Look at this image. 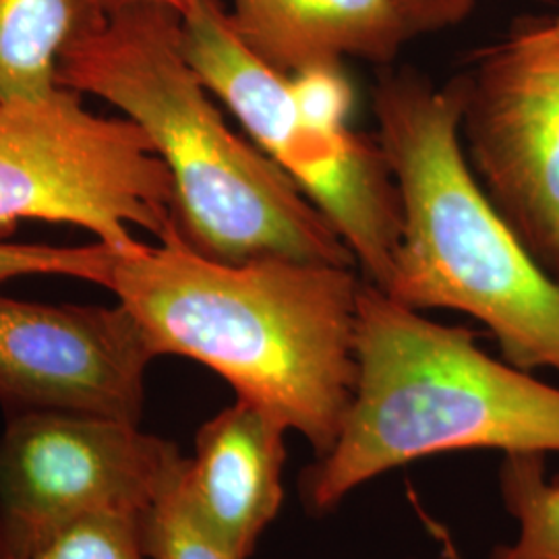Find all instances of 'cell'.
<instances>
[{
  "mask_svg": "<svg viewBox=\"0 0 559 559\" xmlns=\"http://www.w3.org/2000/svg\"><path fill=\"white\" fill-rule=\"evenodd\" d=\"M362 286L353 265L214 260L175 228L156 245L140 240L117 253L106 288L156 357L205 365L320 459L357 388Z\"/></svg>",
  "mask_w": 559,
  "mask_h": 559,
  "instance_id": "cell-1",
  "label": "cell"
},
{
  "mask_svg": "<svg viewBox=\"0 0 559 559\" xmlns=\"http://www.w3.org/2000/svg\"><path fill=\"white\" fill-rule=\"evenodd\" d=\"M57 81L140 124L173 177L180 235L203 255L355 267L353 251L299 185L222 119L185 57L175 9L81 0Z\"/></svg>",
  "mask_w": 559,
  "mask_h": 559,
  "instance_id": "cell-2",
  "label": "cell"
},
{
  "mask_svg": "<svg viewBox=\"0 0 559 559\" xmlns=\"http://www.w3.org/2000/svg\"><path fill=\"white\" fill-rule=\"evenodd\" d=\"M378 141L402 210L383 295L415 311L480 321L501 357L559 373V284L549 278L480 189L460 140L462 94L415 69H385L373 87Z\"/></svg>",
  "mask_w": 559,
  "mask_h": 559,
  "instance_id": "cell-3",
  "label": "cell"
},
{
  "mask_svg": "<svg viewBox=\"0 0 559 559\" xmlns=\"http://www.w3.org/2000/svg\"><path fill=\"white\" fill-rule=\"evenodd\" d=\"M359 376L334 445L302 473L313 514L417 460L464 450L559 454V388L503 359L475 332L429 320L365 280Z\"/></svg>",
  "mask_w": 559,
  "mask_h": 559,
  "instance_id": "cell-4",
  "label": "cell"
},
{
  "mask_svg": "<svg viewBox=\"0 0 559 559\" xmlns=\"http://www.w3.org/2000/svg\"><path fill=\"white\" fill-rule=\"evenodd\" d=\"M180 25L185 57L210 94L299 185L353 251L365 280L383 290L399 251L402 210L378 138L305 115L288 75L240 40L222 0H200L180 15Z\"/></svg>",
  "mask_w": 559,
  "mask_h": 559,
  "instance_id": "cell-5",
  "label": "cell"
},
{
  "mask_svg": "<svg viewBox=\"0 0 559 559\" xmlns=\"http://www.w3.org/2000/svg\"><path fill=\"white\" fill-rule=\"evenodd\" d=\"M25 221L78 226L117 253L135 230L179 228L173 177L140 124L64 85L0 100V237Z\"/></svg>",
  "mask_w": 559,
  "mask_h": 559,
  "instance_id": "cell-6",
  "label": "cell"
},
{
  "mask_svg": "<svg viewBox=\"0 0 559 559\" xmlns=\"http://www.w3.org/2000/svg\"><path fill=\"white\" fill-rule=\"evenodd\" d=\"M460 140L480 189L559 284V32L520 17L456 75Z\"/></svg>",
  "mask_w": 559,
  "mask_h": 559,
  "instance_id": "cell-7",
  "label": "cell"
},
{
  "mask_svg": "<svg viewBox=\"0 0 559 559\" xmlns=\"http://www.w3.org/2000/svg\"><path fill=\"white\" fill-rule=\"evenodd\" d=\"M179 456L135 423L17 413L0 438V556L21 558L90 516L141 519Z\"/></svg>",
  "mask_w": 559,
  "mask_h": 559,
  "instance_id": "cell-8",
  "label": "cell"
},
{
  "mask_svg": "<svg viewBox=\"0 0 559 559\" xmlns=\"http://www.w3.org/2000/svg\"><path fill=\"white\" fill-rule=\"evenodd\" d=\"M158 359L120 305H52L0 295V400L23 411L140 425Z\"/></svg>",
  "mask_w": 559,
  "mask_h": 559,
  "instance_id": "cell-9",
  "label": "cell"
},
{
  "mask_svg": "<svg viewBox=\"0 0 559 559\" xmlns=\"http://www.w3.org/2000/svg\"><path fill=\"white\" fill-rule=\"evenodd\" d=\"M286 433L276 417L237 399L201 425L185 464L193 506L240 559L255 554L282 508Z\"/></svg>",
  "mask_w": 559,
  "mask_h": 559,
  "instance_id": "cell-10",
  "label": "cell"
},
{
  "mask_svg": "<svg viewBox=\"0 0 559 559\" xmlns=\"http://www.w3.org/2000/svg\"><path fill=\"white\" fill-rule=\"evenodd\" d=\"M233 29L282 75L360 59L390 64L413 40L399 0H222Z\"/></svg>",
  "mask_w": 559,
  "mask_h": 559,
  "instance_id": "cell-11",
  "label": "cell"
},
{
  "mask_svg": "<svg viewBox=\"0 0 559 559\" xmlns=\"http://www.w3.org/2000/svg\"><path fill=\"white\" fill-rule=\"evenodd\" d=\"M81 0H0V100L59 85V59Z\"/></svg>",
  "mask_w": 559,
  "mask_h": 559,
  "instance_id": "cell-12",
  "label": "cell"
},
{
  "mask_svg": "<svg viewBox=\"0 0 559 559\" xmlns=\"http://www.w3.org/2000/svg\"><path fill=\"white\" fill-rule=\"evenodd\" d=\"M547 456H503L500 496L516 522V535L489 559H559V475L549 477Z\"/></svg>",
  "mask_w": 559,
  "mask_h": 559,
  "instance_id": "cell-13",
  "label": "cell"
},
{
  "mask_svg": "<svg viewBox=\"0 0 559 559\" xmlns=\"http://www.w3.org/2000/svg\"><path fill=\"white\" fill-rule=\"evenodd\" d=\"M185 464L187 459L180 454L141 514L145 558L240 559L193 506L185 483Z\"/></svg>",
  "mask_w": 559,
  "mask_h": 559,
  "instance_id": "cell-14",
  "label": "cell"
},
{
  "mask_svg": "<svg viewBox=\"0 0 559 559\" xmlns=\"http://www.w3.org/2000/svg\"><path fill=\"white\" fill-rule=\"evenodd\" d=\"M117 251L104 242L62 247L0 240V284L29 276H60L108 286Z\"/></svg>",
  "mask_w": 559,
  "mask_h": 559,
  "instance_id": "cell-15",
  "label": "cell"
},
{
  "mask_svg": "<svg viewBox=\"0 0 559 559\" xmlns=\"http://www.w3.org/2000/svg\"><path fill=\"white\" fill-rule=\"evenodd\" d=\"M17 559H147L141 519L98 514L78 520Z\"/></svg>",
  "mask_w": 559,
  "mask_h": 559,
  "instance_id": "cell-16",
  "label": "cell"
},
{
  "mask_svg": "<svg viewBox=\"0 0 559 559\" xmlns=\"http://www.w3.org/2000/svg\"><path fill=\"white\" fill-rule=\"evenodd\" d=\"M295 100L305 115L328 127H348L355 90L342 64L311 67L288 75Z\"/></svg>",
  "mask_w": 559,
  "mask_h": 559,
  "instance_id": "cell-17",
  "label": "cell"
},
{
  "mask_svg": "<svg viewBox=\"0 0 559 559\" xmlns=\"http://www.w3.org/2000/svg\"><path fill=\"white\" fill-rule=\"evenodd\" d=\"M411 38L454 27L466 20L475 0H399Z\"/></svg>",
  "mask_w": 559,
  "mask_h": 559,
  "instance_id": "cell-18",
  "label": "cell"
},
{
  "mask_svg": "<svg viewBox=\"0 0 559 559\" xmlns=\"http://www.w3.org/2000/svg\"><path fill=\"white\" fill-rule=\"evenodd\" d=\"M87 4L92 7H98V9H117L122 4H138V2H154V4H164V7H170L175 9L179 15H185L191 7H195L200 0H85Z\"/></svg>",
  "mask_w": 559,
  "mask_h": 559,
  "instance_id": "cell-19",
  "label": "cell"
},
{
  "mask_svg": "<svg viewBox=\"0 0 559 559\" xmlns=\"http://www.w3.org/2000/svg\"><path fill=\"white\" fill-rule=\"evenodd\" d=\"M554 23H556V27H558L559 32V15H556V17H554Z\"/></svg>",
  "mask_w": 559,
  "mask_h": 559,
  "instance_id": "cell-20",
  "label": "cell"
},
{
  "mask_svg": "<svg viewBox=\"0 0 559 559\" xmlns=\"http://www.w3.org/2000/svg\"><path fill=\"white\" fill-rule=\"evenodd\" d=\"M0 559H2V556H0Z\"/></svg>",
  "mask_w": 559,
  "mask_h": 559,
  "instance_id": "cell-21",
  "label": "cell"
}]
</instances>
